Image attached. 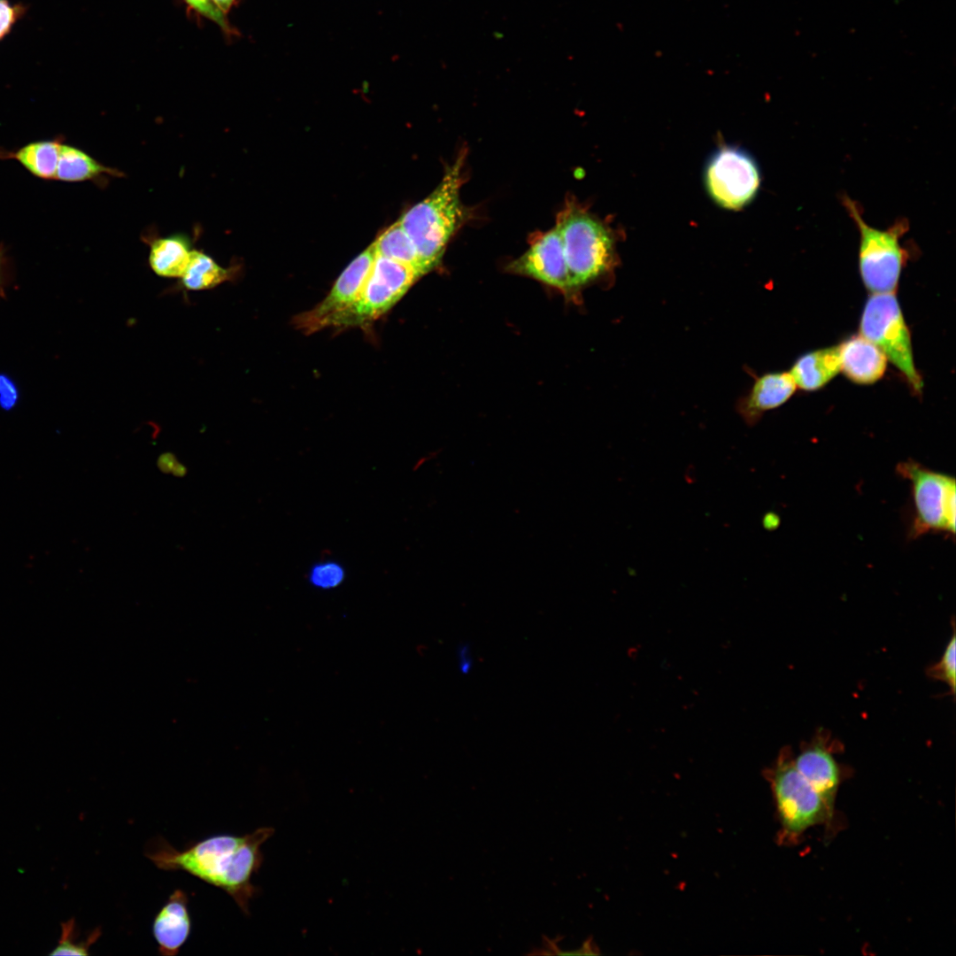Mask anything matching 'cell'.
<instances>
[{
    "instance_id": "obj_22",
    "label": "cell",
    "mask_w": 956,
    "mask_h": 956,
    "mask_svg": "<svg viewBox=\"0 0 956 956\" xmlns=\"http://www.w3.org/2000/svg\"><path fill=\"white\" fill-rule=\"evenodd\" d=\"M345 577L344 567L335 559H324L314 563L307 574L311 585L320 590L337 588L343 582Z\"/></svg>"
},
{
    "instance_id": "obj_3",
    "label": "cell",
    "mask_w": 956,
    "mask_h": 956,
    "mask_svg": "<svg viewBox=\"0 0 956 956\" xmlns=\"http://www.w3.org/2000/svg\"><path fill=\"white\" fill-rule=\"evenodd\" d=\"M843 202L859 229V270L865 287L872 294L894 293L906 259L900 239L908 230L907 220L900 219L886 229L875 228L864 220L856 202L846 196Z\"/></svg>"
},
{
    "instance_id": "obj_29",
    "label": "cell",
    "mask_w": 956,
    "mask_h": 956,
    "mask_svg": "<svg viewBox=\"0 0 956 956\" xmlns=\"http://www.w3.org/2000/svg\"><path fill=\"white\" fill-rule=\"evenodd\" d=\"M213 2L220 9L221 12L227 14V12L229 11L235 0H213Z\"/></svg>"
},
{
    "instance_id": "obj_18",
    "label": "cell",
    "mask_w": 956,
    "mask_h": 956,
    "mask_svg": "<svg viewBox=\"0 0 956 956\" xmlns=\"http://www.w3.org/2000/svg\"><path fill=\"white\" fill-rule=\"evenodd\" d=\"M372 244L377 255L412 266L423 275L431 271L399 220L384 230Z\"/></svg>"
},
{
    "instance_id": "obj_15",
    "label": "cell",
    "mask_w": 956,
    "mask_h": 956,
    "mask_svg": "<svg viewBox=\"0 0 956 956\" xmlns=\"http://www.w3.org/2000/svg\"><path fill=\"white\" fill-rule=\"evenodd\" d=\"M841 370L852 382L871 384L883 377L887 366L884 353L860 334L839 345Z\"/></svg>"
},
{
    "instance_id": "obj_25",
    "label": "cell",
    "mask_w": 956,
    "mask_h": 956,
    "mask_svg": "<svg viewBox=\"0 0 956 956\" xmlns=\"http://www.w3.org/2000/svg\"><path fill=\"white\" fill-rule=\"evenodd\" d=\"M192 9L199 14L214 21L227 34H234L235 30L230 27L226 14L220 11L213 0H184Z\"/></svg>"
},
{
    "instance_id": "obj_28",
    "label": "cell",
    "mask_w": 956,
    "mask_h": 956,
    "mask_svg": "<svg viewBox=\"0 0 956 956\" xmlns=\"http://www.w3.org/2000/svg\"><path fill=\"white\" fill-rule=\"evenodd\" d=\"M178 462L176 461L173 454L164 453L159 457L158 466L162 472L169 473L173 471V467Z\"/></svg>"
},
{
    "instance_id": "obj_8",
    "label": "cell",
    "mask_w": 956,
    "mask_h": 956,
    "mask_svg": "<svg viewBox=\"0 0 956 956\" xmlns=\"http://www.w3.org/2000/svg\"><path fill=\"white\" fill-rule=\"evenodd\" d=\"M423 274L414 267L377 255L357 300L328 327L366 325L388 312Z\"/></svg>"
},
{
    "instance_id": "obj_26",
    "label": "cell",
    "mask_w": 956,
    "mask_h": 956,
    "mask_svg": "<svg viewBox=\"0 0 956 956\" xmlns=\"http://www.w3.org/2000/svg\"><path fill=\"white\" fill-rule=\"evenodd\" d=\"M19 398L18 389L14 382L5 374H0V405L4 410H11Z\"/></svg>"
},
{
    "instance_id": "obj_4",
    "label": "cell",
    "mask_w": 956,
    "mask_h": 956,
    "mask_svg": "<svg viewBox=\"0 0 956 956\" xmlns=\"http://www.w3.org/2000/svg\"><path fill=\"white\" fill-rule=\"evenodd\" d=\"M899 476L909 481L914 516L908 537L916 539L928 533L955 535L956 486L949 474L931 470L908 459L896 466Z\"/></svg>"
},
{
    "instance_id": "obj_13",
    "label": "cell",
    "mask_w": 956,
    "mask_h": 956,
    "mask_svg": "<svg viewBox=\"0 0 956 956\" xmlns=\"http://www.w3.org/2000/svg\"><path fill=\"white\" fill-rule=\"evenodd\" d=\"M188 902L186 892L175 890L153 920L152 934L158 952L164 956L176 955L189 937L191 919Z\"/></svg>"
},
{
    "instance_id": "obj_10",
    "label": "cell",
    "mask_w": 956,
    "mask_h": 956,
    "mask_svg": "<svg viewBox=\"0 0 956 956\" xmlns=\"http://www.w3.org/2000/svg\"><path fill=\"white\" fill-rule=\"evenodd\" d=\"M376 252L373 244L361 252L340 274L327 297L313 309L297 316V328L313 333L328 328L334 317L358 297L369 275Z\"/></svg>"
},
{
    "instance_id": "obj_1",
    "label": "cell",
    "mask_w": 956,
    "mask_h": 956,
    "mask_svg": "<svg viewBox=\"0 0 956 956\" xmlns=\"http://www.w3.org/2000/svg\"><path fill=\"white\" fill-rule=\"evenodd\" d=\"M274 832L259 828L244 836L217 835L180 851L162 837L151 840L145 855L165 871H184L223 890L249 914L250 901L257 893L251 878L263 862L262 844Z\"/></svg>"
},
{
    "instance_id": "obj_23",
    "label": "cell",
    "mask_w": 956,
    "mask_h": 956,
    "mask_svg": "<svg viewBox=\"0 0 956 956\" xmlns=\"http://www.w3.org/2000/svg\"><path fill=\"white\" fill-rule=\"evenodd\" d=\"M74 921L69 920L62 923V934L58 946L50 952V955H88L90 945L95 943L101 935L99 929H96L86 940L77 942L74 938Z\"/></svg>"
},
{
    "instance_id": "obj_7",
    "label": "cell",
    "mask_w": 956,
    "mask_h": 956,
    "mask_svg": "<svg viewBox=\"0 0 956 956\" xmlns=\"http://www.w3.org/2000/svg\"><path fill=\"white\" fill-rule=\"evenodd\" d=\"M768 773L779 820L788 836H798L831 819L834 811L797 770L790 750L781 751Z\"/></svg>"
},
{
    "instance_id": "obj_27",
    "label": "cell",
    "mask_w": 956,
    "mask_h": 956,
    "mask_svg": "<svg viewBox=\"0 0 956 956\" xmlns=\"http://www.w3.org/2000/svg\"><path fill=\"white\" fill-rule=\"evenodd\" d=\"M19 7H14L6 0H0V40L10 31L14 24Z\"/></svg>"
},
{
    "instance_id": "obj_14",
    "label": "cell",
    "mask_w": 956,
    "mask_h": 956,
    "mask_svg": "<svg viewBox=\"0 0 956 956\" xmlns=\"http://www.w3.org/2000/svg\"><path fill=\"white\" fill-rule=\"evenodd\" d=\"M796 388L790 372L765 374L756 380L749 394L738 403L737 411L748 425H754L765 412L786 403Z\"/></svg>"
},
{
    "instance_id": "obj_9",
    "label": "cell",
    "mask_w": 956,
    "mask_h": 956,
    "mask_svg": "<svg viewBox=\"0 0 956 956\" xmlns=\"http://www.w3.org/2000/svg\"><path fill=\"white\" fill-rule=\"evenodd\" d=\"M704 181L713 202L728 210H740L757 196L761 176L755 159L745 150L723 146L709 158Z\"/></svg>"
},
{
    "instance_id": "obj_12",
    "label": "cell",
    "mask_w": 956,
    "mask_h": 956,
    "mask_svg": "<svg viewBox=\"0 0 956 956\" xmlns=\"http://www.w3.org/2000/svg\"><path fill=\"white\" fill-rule=\"evenodd\" d=\"M792 760L800 775L834 811L840 769L821 736L809 743Z\"/></svg>"
},
{
    "instance_id": "obj_21",
    "label": "cell",
    "mask_w": 956,
    "mask_h": 956,
    "mask_svg": "<svg viewBox=\"0 0 956 956\" xmlns=\"http://www.w3.org/2000/svg\"><path fill=\"white\" fill-rule=\"evenodd\" d=\"M229 271L220 266L208 255L192 250L189 263L181 275L184 287L190 290L212 289L229 279Z\"/></svg>"
},
{
    "instance_id": "obj_24",
    "label": "cell",
    "mask_w": 956,
    "mask_h": 956,
    "mask_svg": "<svg viewBox=\"0 0 956 956\" xmlns=\"http://www.w3.org/2000/svg\"><path fill=\"white\" fill-rule=\"evenodd\" d=\"M955 647L956 637L953 631L940 659L927 670L929 677L944 682L950 688L952 695H954L956 687Z\"/></svg>"
},
{
    "instance_id": "obj_2",
    "label": "cell",
    "mask_w": 956,
    "mask_h": 956,
    "mask_svg": "<svg viewBox=\"0 0 956 956\" xmlns=\"http://www.w3.org/2000/svg\"><path fill=\"white\" fill-rule=\"evenodd\" d=\"M464 160L465 155L460 153L432 193L399 219L430 270L438 265L449 241L467 218L460 200Z\"/></svg>"
},
{
    "instance_id": "obj_16",
    "label": "cell",
    "mask_w": 956,
    "mask_h": 956,
    "mask_svg": "<svg viewBox=\"0 0 956 956\" xmlns=\"http://www.w3.org/2000/svg\"><path fill=\"white\" fill-rule=\"evenodd\" d=\"M841 371L839 345L819 349L799 357L790 374L800 389L807 391L824 387Z\"/></svg>"
},
{
    "instance_id": "obj_20",
    "label": "cell",
    "mask_w": 956,
    "mask_h": 956,
    "mask_svg": "<svg viewBox=\"0 0 956 956\" xmlns=\"http://www.w3.org/2000/svg\"><path fill=\"white\" fill-rule=\"evenodd\" d=\"M60 144L58 140L34 142L6 157L17 159L39 178L55 179Z\"/></svg>"
},
{
    "instance_id": "obj_19",
    "label": "cell",
    "mask_w": 956,
    "mask_h": 956,
    "mask_svg": "<svg viewBox=\"0 0 956 956\" xmlns=\"http://www.w3.org/2000/svg\"><path fill=\"white\" fill-rule=\"evenodd\" d=\"M102 173L113 174L114 171L103 166L78 148L60 144L55 179L65 181H81L92 180Z\"/></svg>"
},
{
    "instance_id": "obj_30",
    "label": "cell",
    "mask_w": 956,
    "mask_h": 956,
    "mask_svg": "<svg viewBox=\"0 0 956 956\" xmlns=\"http://www.w3.org/2000/svg\"><path fill=\"white\" fill-rule=\"evenodd\" d=\"M0 267H1V259H0Z\"/></svg>"
},
{
    "instance_id": "obj_17",
    "label": "cell",
    "mask_w": 956,
    "mask_h": 956,
    "mask_svg": "<svg viewBox=\"0 0 956 956\" xmlns=\"http://www.w3.org/2000/svg\"><path fill=\"white\" fill-rule=\"evenodd\" d=\"M191 251L184 236L175 235L158 238L151 243L149 263L158 276L181 277L189 263Z\"/></svg>"
},
{
    "instance_id": "obj_6",
    "label": "cell",
    "mask_w": 956,
    "mask_h": 956,
    "mask_svg": "<svg viewBox=\"0 0 956 956\" xmlns=\"http://www.w3.org/2000/svg\"><path fill=\"white\" fill-rule=\"evenodd\" d=\"M860 332L884 353L914 392L920 394L923 382L914 365L910 331L894 293L872 294L868 297Z\"/></svg>"
},
{
    "instance_id": "obj_5",
    "label": "cell",
    "mask_w": 956,
    "mask_h": 956,
    "mask_svg": "<svg viewBox=\"0 0 956 956\" xmlns=\"http://www.w3.org/2000/svg\"><path fill=\"white\" fill-rule=\"evenodd\" d=\"M574 290L603 274L612 262L613 243L608 230L590 214L571 210L556 225Z\"/></svg>"
},
{
    "instance_id": "obj_11",
    "label": "cell",
    "mask_w": 956,
    "mask_h": 956,
    "mask_svg": "<svg viewBox=\"0 0 956 956\" xmlns=\"http://www.w3.org/2000/svg\"><path fill=\"white\" fill-rule=\"evenodd\" d=\"M507 269L528 276L568 294L574 291L557 226L532 243Z\"/></svg>"
}]
</instances>
